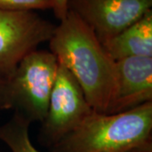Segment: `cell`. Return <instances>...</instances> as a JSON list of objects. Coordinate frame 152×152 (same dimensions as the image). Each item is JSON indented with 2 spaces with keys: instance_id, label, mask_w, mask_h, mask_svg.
<instances>
[{
  "instance_id": "9c48e42d",
  "label": "cell",
  "mask_w": 152,
  "mask_h": 152,
  "mask_svg": "<svg viewBox=\"0 0 152 152\" xmlns=\"http://www.w3.org/2000/svg\"><path fill=\"white\" fill-rule=\"evenodd\" d=\"M30 125L31 123L25 118L14 113L8 122L0 125V140L12 152H40L31 141Z\"/></svg>"
},
{
  "instance_id": "6da1fadb",
  "label": "cell",
  "mask_w": 152,
  "mask_h": 152,
  "mask_svg": "<svg viewBox=\"0 0 152 152\" xmlns=\"http://www.w3.org/2000/svg\"><path fill=\"white\" fill-rule=\"evenodd\" d=\"M49 47L79 83L91 108L106 113L115 85V61L92 30L69 10L55 27Z\"/></svg>"
},
{
  "instance_id": "3957f363",
  "label": "cell",
  "mask_w": 152,
  "mask_h": 152,
  "mask_svg": "<svg viewBox=\"0 0 152 152\" xmlns=\"http://www.w3.org/2000/svg\"><path fill=\"white\" fill-rule=\"evenodd\" d=\"M58 67V59L50 51L36 49L26 55L10 75L4 78L0 108L13 109L31 124L42 123Z\"/></svg>"
},
{
  "instance_id": "277c9868",
  "label": "cell",
  "mask_w": 152,
  "mask_h": 152,
  "mask_svg": "<svg viewBox=\"0 0 152 152\" xmlns=\"http://www.w3.org/2000/svg\"><path fill=\"white\" fill-rule=\"evenodd\" d=\"M93 112L79 83L58 63L48 113L42 123L40 141L44 145L53 146Z\"/></svg>"
},
{
  "instance_id": "52a82bcc",
  "label": "cell",
  "mask_w": 152,
  "mask_h": 152,
  "mask_svg": "<svg viewBox=\"0 0 152 152\" xmlns=\"http://www.w3.org/2000/svg\"><path fill=\"white\" fill-rule=\"evenodd\" d=\"M152 102V58L115 61V85L107 114L118 113Z\"/></svg>"
},
{
  "instance_id": "4fadbf2b",
  "label": "cell",
  "mask_w": 152,
  "mask_h": 152,
  "mask_svg": "<svg viewBox=\"0 0 152 152\" xmlns=\"http://www.w3.org/2000/svg\"><path fill=\"white\" fill-rule=\"evenodd\" d=\"M3 83H4V78L0 77V93H1V89L3 86Z\"/></svg>"
},
{
  "instance_id": "5b68a950",
  "label": "cell",
  "mask_w": 152,
  "mask_h": 152,
  "mask_svg": "<svg viewBox=\"0 0 152 152\" xmlns=\"http://www.w3.org/2000/svg\"><path fill=\"white\" fill-rule=\"evenodd\" d=\"M55 27L35 12L0 10V77L10 75L26 55L49 42Z\"/></svg>"
},
{
  "instance_id": "8fae6325",
  "label": "cell",
  "mask_w": 152,
  "mask_h": 152,
  "mask_svg": "<svg viewBox=\"0 0 152 152\" xmlns=\"http://www.w3.org/2000/svg\"><path fill=\"white\" fill-rule=\"evenodd\" d=\"M52 3V10L54 12L55 16L60 21L63 20L69 13V0H50Z\"/></svg>"
},
{
  "instance_id": "7a4b0ae2",
  "label": "cell",
  "mask_w": 152,
  "mask_h": 152,
  "mask_svg": "<svg viewBox=\"0 0 152 152\" xmlns=\"http://www.w3.org/2000/svg\"><path fill=\"white\" fill-rule=\"evenodd\" d=\"M152 102L118 113L93 112L52 152H127L151 139Z\"/></svg>"
},
{
  "instance_id": "30bf717a",
  "label": "cell",
  "mask_w": 152,
  "mask_h": 152,
  "mask_svg": "<svg viewBox=\"0 0 152 152\" xmlns=\"http://www.w3.org/2000/svg\"><path fill=\"white\" fill-rule=\"evenodd\" d=\"M52 8L50 0H0V10L10 12H34Z\"/></svg>"
},
{
  "instance_id": "8992f818",
  "label": "cell",
  "mask_w": 152,
  "mask_h": 152,
  "mask_svg": "<svg viewBox=\"0 0 152 152\" xmlns=\"http://www.w3.org/2000/svg\"><path fill=\"white\" fill-rule=\"evenodd\" d=\"M152 0H69L73 11L104 44L151 10Z\"/></svg>"
},
{
  "instance_id": "7c38bea8",
  "label": "cell",
  "mask_w": 152,
  "mask_h": 152,
  "mask_svg": "<svg viewBox=\"0 0 152 152\" xmlns=\"http://www.w3.org/2000/svg\"><path fill=\"white\" fill-rule=\"evenodd\" d=\"M127 152H152V140H149L138 146L134 147Z\"/></svg>"
},
{
  "instance_id": "ba28073f",
  "label": "cell",
  "mask_w": 152,
  "mask_h": 152,
  "mask_svg": "<svg viewBox=\"0 0 152 152\" xmlns=\"http://www.w3.org/2000/svg\"><path fill=\"white\" fill-rule=\"evenodd\" d=\"M102 45L114 61L133 57L152 58V10Z\"/></svg>"
}]
</instances>
